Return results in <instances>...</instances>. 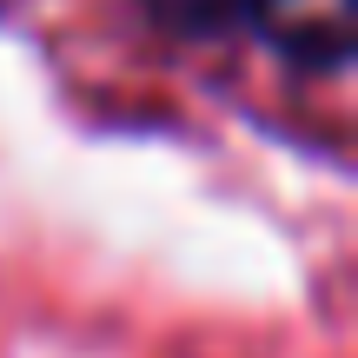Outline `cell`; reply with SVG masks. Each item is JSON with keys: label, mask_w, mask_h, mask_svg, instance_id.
Returning a JSON list of instances; mask_svg holds the SVG:
<instances>
[{"label": "cell", "mask_w": 358, "mask_h": 358, "mask_svg": "<svg viewBox=\"0 0 358 358\" xmlns=\"http://www.w3.org/2000/svg\"><path fill=\"white\" fill-rule=\"evenodd\" d=\"M239 27L306 73H338L352 60V0H232Z\"/></svg>", "instance_id": "obj_1"}, {"label": "cell", "mask_w": 358, "mask_h": 358, "mask_svg": "<svg viewBox=\"0 0 358 358\" xmlns=\"http://www.w3.org/2000/svg\"><path fill=\"white\" fill-rule=\"evenodd\" d=\"M140 7H146L153 27H166L179 40H219V34L239 27V7L232 0H140Z\"/></svg>", "instance_id": "obj_2"}]
</instances>
